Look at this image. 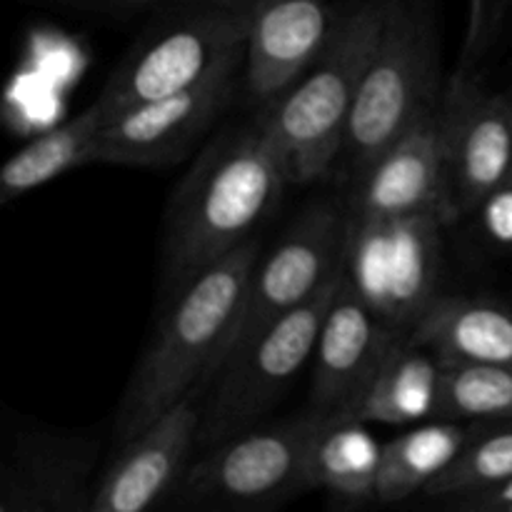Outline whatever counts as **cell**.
<instances>
[{
  "instance_id": "cell-1",
  "label": "cell",
  "mask_w": 512,
  "mask_h": 512,
  "mask_svg": "<svg viewBox=\"0 0 512 512\" xmlns=\"http://www.w3.org/2000/svg\"><path fill=\"white\" fill-rule=\"evenodd\" d=\"M290 185L258 115L225 128L195 158L165 210L160 290L170 300L258 235Z\"/></svg>"
},
{
  "instance_id": "cell-2",
  "label": "cell",
  "mask_w": 512,
  "mask_h": 512,
  "mask_svg": "<svg viewBox=\"0 0 512 512\" xmlns=\"http://www.w3.org/2000/svg\"><path fill=\"white\" fill-rule=\"evenodd\" d=\"M260 253L255 235L168 300L153 340L125 385L113 423L115 445L208 385L235 333Z\"/></svg>"
},
{
  "instance_id": "cell-3",
  "label": "cell",
  "mask_w": 512,
  "mask_h": 512,
  "mask_svg": "<svg viewBox=\"0 0 512 512\" xmlns=\"http://www.w3.org/2000/svg\"><path fill=\"white\" fill-rule=\"evenodd\" d=\"M383 13L385 0H355L340 10L330 43L308 73L255 110L278 145L290 183H315L338 168Z\"/></svg>"
},
{
  "instance_id": "cell-4",
  "label": "cell",
  "mask_w": 512,
  "mask_h": 512,
  "mask_svg": "<svg viewBox=\"0 0 512 512\" xmlns=\"http://www.w3.org/2000/svg\"><path fill=\"white\" fill-rule=\"evenodd\" d=\"M440 100L443 90L433 13L420 0H385L378 43L338 160L348 183L353 185L418 120L438 110Z\"/></svg>"
},
{
  "instance_id": "cell-5",
  "label": "cell",
  "mask_w": 512,
  "mask_h": 512,
  "mask_svg": "<svg viewBox=\"0 0 512 512\" xmlns=\"http://www.w3.org/2000/svg\"><path fill=\"white\" fill-rule=\"evenodd\" d=\"M343 275V273H340ZM340 275L313 300L270 323L220 363L200 393V453L265 423L310 365Z\"/></svg>"
},
{
  "instance_id": "cell-6",
  "label": "cell",
  "mask_w": 512,
  "mask_h": 512,
  "mask_svg": "<svg viewBox=\"0 0 512 512\" xmlns=\"http://www.w3.org/2000/svg\"><path fill=\"white\" fill-rule=\"evenodd\" d=\"M320 415L305 408L293 418L223 440L193 460L170 508L193 512L273 510L313 493L308 450Z\"/></svg>"
},
{
  "instance_id": "cell-7",
  "label": "cell",
  "mask_w": 512,
  "mask_h": 512,
  "mask_svg": "<svg viewBox=\"0 0 512 512\" xmlns=\"http://www.w3.org/2000/svg\"><path fill=\"white\" fill-rule=\"evenodd\" d=\"M250 0H198V5L145 30L115 65L93 105L105 118L125 108L193 88L245 50Z\"/></svg>"
},
{
  "instance_id": "cell-8",
  "label": "cell",
  "mask_w": 512,
  "mask_h": 512,
  "mask_svg": "<svg viewBox=\"0 0 512 512\" xmlns=\"http://www.w3.org/2000/svg\"><path fill=\"white\" fill-rule=\"evenodd\" d=\"M443 225L440 215L350 218L343 278L385 323L408 335L440 295Z\"/></svg>"
},
{
  "instance_id": "cell-9",
  "label": "cell",
  "mask_w": 512,
  "mask_h": 512,
  "mask_svg": "<svg viewBox=\"0 0 512 512\" xmlns=\"http://www.w3.org/2000/svg\"><path fill=\"white\" fill-rule=\"evenodd\" d=\"M348 228V208L315 203L285 228L273 250L260 253L223 360L270 323L313 300L343 273Z\"/></svg>"
},
{
  "instance_id": "cell-10",
  "label": "cell",
  "mask_w": 512,
  "mask_h": 512,
  "mask_svg": "<svg viewBox=\"0 0 512 512\" xmlns=\"http://www.w3.org/2000/svg\"><path fill=\"white\" fill-rule=\"evenodd\" d=\"M245 50L193 88L145 100L100 123L98 163L158 168L180 163L213 130L243 88Z\"/></svg>"
},
{
  "instance_id": "cell-11",
  "label": "cell",
  "mask_w": 512,
  "mask_h": 512,
  "mask_svg": "<svg viewBox=\"0 0 512 512\" xmlns=\"http://www.w3.org/2000/svg\"><path fill=\"white\" fill-rule=\"evenodd\" d=\"M448 220L475 208L512 178V90H490L478 73H453L440 100Z\"/></svg>"
},
{
  "instance_id": "cell-12",
  "label": "cell",
  "mask_w": 512,
  "mask_h": 512,
  "mask_svg": "<svg viewBox=\"0 0 512 512\" xmlns=\"http://www.w3.org/2000/svg\"><path fill=\"white\" fill-rule=\"evenodd\" d=\"M408 333L385 323L340 275L310 360V403L320 418L358 415L385 358Z\"/></svg>"
},
{
  "instance_id": "cell-13",
  "label": "cell",
  "mask_w": 512,
  "mask_h": 512,
  "mask_svg": "<svg viewBox=\"0 0 512 512\" xmlns=\"http://www.w3.org/2000/svg\"><path fill=\"white\" fill-rule=\"evenodd\" d=\"M200 398V390L185 395L118 445L98 475L90 512H145L170 505L200 450Z\"/></svg>"
},
{
  "instance_id": "cell-14",
  "label": "cell",
  "mask_w": 512,
  "mask_h": 512,
  "mask_svg": "<svg viewBox=\"0 0 512 512\" xmlns=\"http://www.w3.org/2000/svg\"><path fill=\"white\" fill-rule=\"evenodd\" d=\"M100 450L88 430L18 428L0 465V512H90Z\"/></svg>"
},
{
  "instance_id": "cell-15",
  "label": "cell",
  "mask_w": 512,
  "mask_h": 512,
  "mask_svg": "<svg viewBox=\"0 0 512 512\" xmlns=\"http://www.w3.org/2000/svg\"><path fill=\"white\" fill-rule=\"evenodd\" d=\"M345 208L355 220L440 215L450 223L440 108L418 120L365 168L350 185Z\"/></svg>"
},
{
  "instance_id": "cell-16",
  "label": "cell",
  "mask_w": 512,
  "mask_h": 512,
  "mask_svg": "<svg viewBox=\"0 0 512 512\" xmlns=\"http://www.w3.org/2000/svg\"><path fill=\"white\" fill-rule=\"evenodd\" d=\"M335 15L325 0H250L243 90L255 110L308 73L330 43Z\"/></svg>"
},
{
  "instance_id": "cell-17",
  "label": "cell",
  "mask_w": 512,
  "mask_h": 512,
  "mask_svg": "<svg viewBox=\"0 0 512 512\" xmlns=\"http://www.w3.org/2000/svg\"><path fill=\"white\" fill-rule=\"evenodd\" d=\"M413 340L433 350L440 363L512 365V308L490 298L440 293L415 325Z\"/></svg>"
},
{
  "instance_id": "cell-18",
  "label": "cell",
  "mask_w": 512,
  "mask_h": 512,
  "mask_svg": "<svg viewBox=\"0 0 512 512\" xmlns=\"http://www.w3.org/2000/svg\"><path fill=\"white\" fill-rule=\"evenodd\" d=\"M358 415L320 420L308 450V478L340 505L378 503L383 443Z\"/></svg>"
},
{
  "instance_id": "cell-19",
  "label": "cell",
  "mask_w": 512,
  "mask_h": 512,
  "mask_svg": "<svg viewBox=\"0 0 512 512\" xmlns=\"http://www.w3.org/2000/svg\"><path fill=\"white\" fill-rule=\"evenodd\" d=\"M443 363L413 335L400 340L370 383L358 418L378 425H410L438 413Z\"/></svg>"
},
{
  "instance_id": "cell-20",
  "label": "cell",
  "mask_w": 512,
  "mask_h": 512,
  "mask_svg": "<svg viewBox=\"0 0 512 512\" xmlns=\"http://www.w3.org/2000/svg\"><path fill=\"white\" fill-rule=\"evenodd\" d=\"M468 435L470 425L463 420L440 418L438 423L420 425L383 443L378 503H403L423 493L440 473L453 465Z\"/></svg>"
},
{
  "instance_id": "cell-21",
  "label": "cell",
  "mask_w": 512,
  "mask_h": 512,
  "mask_svg": "<svg viewBox=\"0 0 512 512\" xmlns=\"http://www.w3.org/2000/svg\"><path fill=\"white\" fill-rule=\"evenodd\" d=\"M100 123L103 115L95 105H88L68 123L48 130L10 155L0 168V203H10L20 195L33 193L70 170L98 163L95 148H98Z\"/></svg>"
},
{
  "instance_id": "cell-22",
  "label": "cell",
  "mask_w": 512,
  "mask_h": 512,
  "mask_svg": "<svg viewBox=\"0 0 512 512\" xmlns=\"http://www.w3.org/2000/svg\"><path fill=\"white\" fill-rule=\"evenodd\" d=\"M505 480H512V420H470V435L460 455L423 495L450 503Z\"/></svg>"
},
{
  "instance_id": "cell-23",
  "label": "cell",
  "mask_w": 512,
  "mask_h": 512,
  "mask_svg": "<svg viewBox=\"0 0 512 512\" xmlns=\"http://www.w3.org/2000/svg\"><path fill=\"white\" fill-rule=\"evenodd\" d=\"M435 418L512 420V365L443 363Z\"/></svg>"
},
{
  "instance_id": "cell-24",
  "label": "cell",
  "mask_w": 512,
  "mask_h": 512,
  "mask_svg": "<svg viewBox=\"0 0 512 512\" xmlns=\"http://www.w3.org/2000/svg\"><path fill=\"white\" fill-rule=\"evenodd\" d=\"M512 18V0H468V28L455 73H475L493 53Z\"/></svg>"
},
{
  "instance_id": "cell-25",
  "label": "cell",
  "mask_w": 512,
  "mask_h": 512,
  "mask_svg": "<svg viewBox=\"0 0 512 512\" xmlns=\"http://www.w3.org/2000/svg\"><path fill=\"white\" fill-rule=\"evenodd\" d=\"M480 238L498 253L512 255V178L495 188L478 208L470 213Z\"/></svg>"
},
{
  "instance_id": "cell-26",
  "label": "cell",
  "mask_w": 512,
  "mask_h": 512,
  "mask_svg": "<svg viewBox=\"0 0 512 512\" xmlns=\"http://www.w3.org/2000/svg\"><path fill=\"white\" fill-rule=\"evenodd\" d=\"M80 3H95V5H148V3H163V0H80Z\"/></svg>"
},
{
  "instance_id": "cell-27",
  "label": "cell",
  "mask_w": 512,
  "mask_h": 512,
  "mask_svg": "<svg viewBox=\"0 0 512 512\" xmlns=\"http://www.w3.org/2000/svg\"><path fill=\"white\" fill-rule=\"evenodd\" d=\"M223 3H235V0H223Z\"/></svg>"
},
{
  "instance_id": "cell-28",
  "label": "cell",
  "mask_w": 512,
  "mask_h": 512,
  "mask_svg": "<svg viewBox=\"0 0 512 512\" xmlns=\"http://www.w3.org/2000/svg\"><path fill=\"white\" fill-rule=\"evenodd\" d=\"M510 90H512V88H510Z\"/></svg>"
}]
</instances>
